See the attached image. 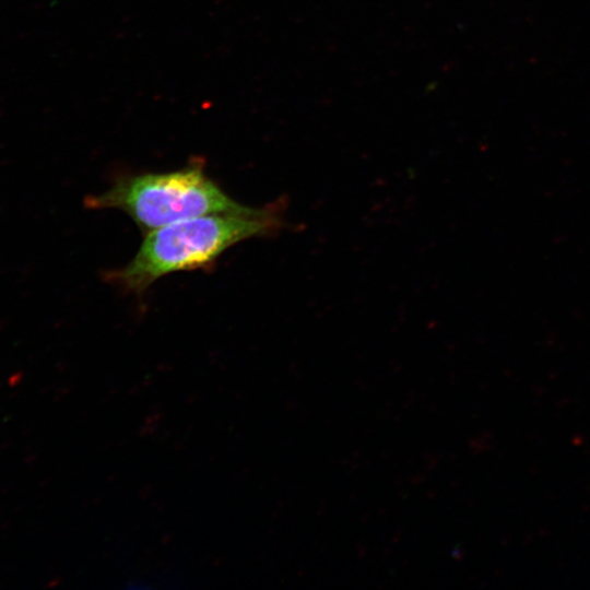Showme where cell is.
I'll use <instances>...</instances> for the list:
<instances>
[{
  "label": "cell",
  "instance_id": "7a4b0ae2",
  "mask_svg": "<svg viewBox=\"0 0 590 590\" xmlns=\"http://www.w3.org/2000/svg\"><path fill=\"white\" fill-rule=\"evenodd\" d=\"M91 208L119 209L143 231L212 214H251L259 208L229 198L198 166L169 173H148L117 179L88 199Z\"/></svg>",
  "mask_w": 590,
  "mask_h": 590
},
{
  "label": "cell",
  "instance_id": "6da1fadb",
  "mask_svg": "<svg viewBox=\"0 0 590 590\" xmlns=\"http://www.w3.org/2000/svg\"><path fill=\"white\" fill-rule=\"evenodd\" d=\"M285 206L280 201L251 214L203 215L150 231L133 259L110 278L141 293L169 273L206 268L240 241L276 235L286 225Z\"/></svg>",
  "mask_w": 590,
  "mask_h": 590
}]
</instances>
